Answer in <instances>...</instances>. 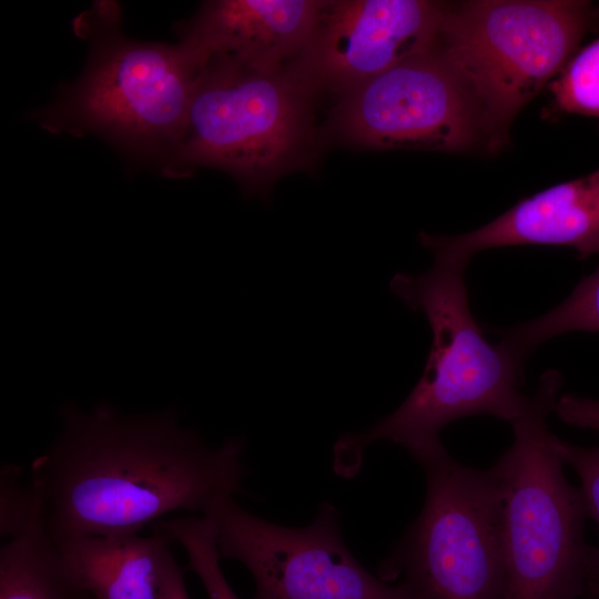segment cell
I'll use <instances>...</instances> for the list:
<instances>
[{
    "instance_id": "6da1fadb",
    "label": "cell",
    "mask_w": 599,
    "mask_h": 599,
    "mask_svg": "<svg viewBox=\"0 0 599 599\" xmlns=\"http://www.w3.org/2000/svg\"><path fill=\"white\" fill-rule=\"evenodd\" d=\"M60 415V432L29 477L54 539L139 534L165 515L202 516L219 497L243 493V437L210 447L172 409L67 404Z\"/></svg>"
},
{
    "instance_id": "7a4b0ae2",
    "label": "cell",
    "mask_w": 599,
    "mask_h": 599,
    "mask_svg": "<svg viewBox=\"0 0 599 599\" xmlns=\"http://www.w3.org/2000/svg\"><path fill=\"white\" fill-rule=\"evenodd\" d=\"M466 270L434 261L420 274L397 273L390 291L407 307L425 315L432 346L424 373L406 399L388 416L335 444V468L353 475L364 449L389 440L418 463L445 451L440 433L474 415L514 422L528 395L520 392L524 365L500 344L490 343L470 311Z\"/></svg>"
},
{
    "instance_id": "3957f363",
    "label": "cell",
    "mask_w": 599,
    "mask_h": 599,
    "mask_svg": "<svg viewBox=\"0 0 599 599\" xmlns=\"http://www.w3.org/2000/svg\"><path fill=\"white\" fill-rule=\"evenodd\" d=\"M564 378L545 372L521 414L511 422L510 447L491 466L500 495L506 599H582L593 547L580 488L564 474L547 418Z\"/></svg>"
},
{
    "instance_id": "277c9868",
    "label": "cell",
    "mask_w": 599,
    "mask_h": 599,
    "mask_svg": "<svg viewBox=\"0 0 599 599\" xmlns=\"http://www.w3.org/2000/svg\"><path fill=\"white\" fill-rule=\"evenodd\" d=\"M314 91L292 64L276 70L210 58L191 99L180 140L162 172L196 166L232 175L252 193L309 163L319 142Z\"/></svg>"
},
{
    "instance_id": "5b68a950",
    "label": "cell",
    "mask_w": 599,
    "mask_h": 599,
    "mask_svg": "<svg viewBox=\"0 0 599 599\" xmlns=\"http://www.w3.org/2000/svg\"><path fill=\"white\" fill-rule=\"evenodd\" d=\"M85 31L91 50L83 73L43 112L42 125L93 133L162 166L174 151L206 61L185 44L139 41L119 30V11L102 3Z\"/></svg>"
},
{
    "instance_id": "8992f818",
    "label": "cell",
    "mask_w": 599,
    "mask_h": 599,
    "mask_svg": "<svg viewBox=\"0 0 599 599\" xmlns=\"http://www.w3.org/2000/svg\"><path fill=\"white\" fill-rule=\"evenodd\" d=\"M599 23V8L579 0H470L446 4L437 48L476 97L489 149L551 82Z\"/></svg>"
},
{
    "instance_id": "52a82bcc",
    "label": "cell",
    "mask_w": 599,
    "mask_h": 599,
    "mask_svg": "<svg viewBox=\"0 0 599 599\" xmlns=\"http://www.w3.org/2000/svg\"><path fill=\"white\" fill-rule=\"evenodd\" d=\"M420 466L423 509L377 576L400 579L414 599H506L500 495L491 467H468L447 450Z\"/></svg>"
},
{
    "instance_id": "ba28073f",
    "label": "cell",
    "mask_w": 599,
    "mask_h": 599,
    "mask_svg": "<svg viewBox=\"0 0 599 599\" xmlns=\"http://www.w3.org/2000/svg\"><path fill=\"white\" fill-rule=\"evenodd\" d=\"M329 120L342 140L376 150L465 152L489 136L466 80L437 45L338 95Z\"/></svg>"
},
{
    "instance_id": "9c48e42d",
    "label": "cell",
    "mask_w": 599,
    "mask_h": 599,
    "mask_svg": "<svg viewBox=\"0 0 599 599\" xmlns=\"http://www.w3.org/2000/svg\"><path fill=\"white\" fill-rule=\"evenodd\" d=\"M202 516L214 524L221 557L252 575L253 599H414L404 585H390L357 561L329 502L300 528L261 519L233 496L219 497Z\"/></svg>"
},
{
    "instance_id": "30bf717a",
    "label": "cell",
    "mask_w": 599,
    "mask_h": 599,
    "mask_svg": "<svg viewBox=\"0 0 599 599\" xmlns=\"http://www.w3.org/2000/svg\"><path fill=\"white\" fill-rule=\"evenodd\" d=\"M445 6L427 0L323 1L309 43L291 64L316 95H341L434 49Z\"/></svg>"
},
{
    "instance_id": "8fae6325",
    "label": "cell",
    "mask_w": 599,
    "mask_h": 599,
    "mask_svg": "<svg viewBox=\"0 0 599 599\" xmlns=\"http://www.w3.org/2000/svg\"><path fill=\"white\" fill-rule=\"evenodd\" d=\"M418 240L434 261L464 270L476 254L506 246H566L580 258L599 254V170L522 199L470 232H420Z\"/></svg>"
},
{
    "instance_id": "7c38bea8",
    "label": "cell",
    "mask_w": 599,
    "mask_h": 599,
    "mask_svg": "<svg viewBox=\"0 0 599 599\" xmlns=\"http://www.w3.org/2000/svg\"><path fill=\"white\" fill-rule=\"evenodd\" d=\"M323 1L215 0L181 26L179 42L206 61L226 58L276 70L293 63L315 31Z\"/></svg>"
},
{
    "instance_id": "4fadbf2b",
    "label": "cell",
    "mask_w": 599,
    "mask_h": 599,
    "mask_svg": "<svg viewBox=\"0 0 599 599\" xmlns=\"http://www.w3.org/2000/svg\"><path fill=\"white\" fill-rule=\"evenodd\" d=\"M55 540L94 599H160L173 542L165 532L153 529L149 536L75 535Z\"/></svg>"
},
{
    "instance_id": "5bb4252c",
    "label": "cell",
    "mask_w": 599,
    "mask_h": 599,
    "mask_svg": "<svg viewBox=\"0 0 599 599\" xmlns=\"http://www.w3.org/2000/svg\"><path fill=\"white\" fill-rule=\"evenodd\" d=\"M0 599H94L68 564L43 517L0 549Z\"/></svg>"
},
{
    "instance_id": "9a60e30c",
    "label": "cell",
    "mask_w": 599,
    "mask_h": 599,
    "mask_svg": "<svg viewBox=\"0 0 599 599\" xmlns=\"http://www.w3.org/2000/svg\"><path fill=\"white\" fill-rule=\"evenodd\" d=\"M570 332H599V266L555 308L528 322L498 329L499 343L521 365L539 345Z\"/></svg>"
},
{
    "instance_id": "2e32d148",
    "label": "cell",
    "mask_w": 599,
    "mask_h": 599,
    "mask_svg": "<svg viewBox=\"0 0 599 599\" xmlns=\"http://www.w3.org/2000/svg\"><path fill=\"white\" fill-rule=\"evenodd\" d=\"M152 528L165 532L184 548L187 568L199 577L209 599H240L221 569L216 530L210 518L185 516L162 519Z\"/></svg>"
},
{
    "instance_id": "e0dca14e",
    "label": "cell",
    "mask_w": 599,
    "mask_h": 599,
    "mask_svg": "<svg viewBox=\"0 0 599 599\" xmlns=\"http://www.w3.org/2000/svg\"><path fill=\"white\" fill-rule=\"evenodd\" d=\"M550 90L561 111L599 120V38L577 50Z\"/></svg>"
},
{
    "instance_id": "ac0fdd59",
    "label": "cell",
    "mask_w": 599,
    "mask_h": 599,
    "mask_svg": "<svg viewBox=\"0 0 599 599\" xmlns=\"http://www.w3.org/2000/svg\"><path fill=\"white\" fill-rule=\"evenodd\" d=\"M42 515L39 496L31 484L24 480L22 469L4 464L0 470V535L10 539L22 534Z\"/></svg>"
},
{
    "instance_id": "d6986e66",
    "label": "cell",
    "mask_w": 599,
    "mask_h": 599,
    "mask_svg": "<svg viewBox=\"0 0 599 599\" xmlns=\"http://www.w3.org/2000/svg\"><path fill=\"white\" fill-rule=\"evenodd\" d=\"M556 448L564 464L569 465L579 476L588 518L599 527V447H581L556 436ZM599 580V548L592 550L588 580Z\"/></svg>"
},
{
    "instance_id": "ffe728a7",
    "label": "cell",
    "mask_w": 599,
    "mask_h": 599,
    "mask_svg": "<svg viewBox=\"0 0 599 599\" xmlns=\"http://www.w3.org/2000/svg\"><path fill=\"white\" fill-rule=\"evenodd\" d=\"M554 413L564 423L599 432V400L572 394L559 395Z\"/></svg>"
},
{
    "instance_id": "44dd1931",
    "label": "cell",
    "mask_w": 599,
    "mask_h": 599,
    "mask_svg": "<svg viewBox=\"0 0 599 599\" xmlns=\"http://www.w3.org/2000/svg\"><path fill=\"white\" fill-rule=\"evenodd\" d=\"M160 599H190L183 571L172 551L169 554L164 565Z\"/></svg>"
},
{
    "instance_id": "7402d4cb",
    "label": "cell",
    "mask_w": 599,
    "mask_h": 599,
    "mask_svg": "<svg viewBox=\"0 0 599 599\" xmlns=\"http://www.w3.org/2000/svg\"><path fill=\"white\" fill-rule=\"evenodd\" d=\"M582 599H599V580H588Z\"/></svg>"
}]
</instances>
